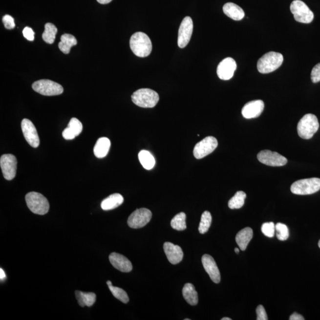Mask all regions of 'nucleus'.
<instances>
[{"mask_svg": "<svg viewBox=\"0 0 320 320\" xmlns=\"http://www.w3.org/2000/svg\"><path fill=\"white\" fill-rule=\"evenodd\" d=\"M130 48L137 57H148L152 51L151 41L146 33L136 32L130 38Z\"/></svg>", "mask_w": 320, "mask_h": 320, "instance_id": "nucleus-1", "label": "nucleus"}, {"mask_svg": "<svg viewBox=\"0 0 320 320\" xmlns=\"http://www.w3.org/2000/svg\"><path fill=\"white\" fill-rule=\"evenodd\" d=\"M164 253L168 260L172 264L181 262L183 258V252L181 247L170 242H166L163 246Z\"/></svg>", "mask_w": 320, "mask_h": 320, "instance_id": "nucleus-18", "label": "nucleus"}, {"mask_svg": "<svg viewBox=\"0 0 320 320\" xmlns=\"http://www.w3.org/2000/svg\"><path fill=\"white\" fill-rule=\"evenodd\" d=\"M221 320H232V319L228 318V317H224V318H222Z\"/></svg>", "mask_w": 320, "mask_h": 320, "instance_id": "nucleus-44", "label": "nucleus"}, {"mask_svg": "<svg viewBox=\"0 0 320 320\" xmlns=\"http://www.w3.org/2000/svg\"><path fill=\"white\" fill-rule=\"evenodd\" d=\"M139 160L145 169L151 170L154 168L155 160L151 153L147 150H142L138 154Z\"/></svg>", "mask_w": 320, "mask_h": 320, "instance_id": "nucleus-27", "label": "nucleus"}, {"mask_svg": "<svg viewBox=\"0 0 320 320\" xmlns=\"http://www.w3.org/2000/svg\"><path fill=\"white\" fill-rule=\"evenodd\" d=\"M133 104L144 108H152L156 106L160 97L156 91L149 88H141L132 95Z\"/></svg>", "mask_w": 320, "mask_h": 320, "instance_id": "nucleus-3", "label": "nucleus"}, {"mask_svg": "<svg viewBox=\"0 0 320 320\" xmlns=\"http://www.w3.org/2000/svg\"><path fill=\"white\" fill-rule=\"evenodd\" d=\"M236 69V64L232 58H225L217 67V75L222 80L232 79Z\"/></svg>", "mask_w": 320, "mask_h": 320, "instance_id": "nucleus-15", "label": "nucleus"}, {"mask_svg": "<svg viewBox=\"0 0 320 320\" xmlns=\"http://www.w3.org/2000/svg\"><path fill=\"white\" fill-rule=\"evenodd\" d=\"M27 207L33 213L43 215L48 213L49 203L48 199L38 192H32L25 197Z\"/></svg>", "mask_w": 320, "mask_h": 320, "instance_id": "nucleus-5", "label": "nucleus"}, {"mask_svg": "<svg viewBox=\"0 0 320 320\" xmlns=\"http://www.w3.org/2000/svg\"><path fill=\"white\" fill-rule=\"evenodd\" d=\"M185 320H190V319H185Z\"/></svg>", "mask_w": 320, "mask_h": 320, "instance_id": "nucleus-47", "label": "nucleus"}, {"mask_svg": "<svg viewBox=\"0 0 320 320\" xmlns=\"http://www.w3.org/2000/svg\"><path fill=\"white\" fill-rule=\"evenodd\" d=\"M319 247L320 248V240L319 242Z\"/></svg>", "mask_w": 320, "mask_h": 320, "instance_id": "nucleus-46", "label": "nucleus"}, {"mask_svg": "<svg viewBox=\"0 0 320 320\" xmlns=\"http://www.w3.org/2000/svg\"><path fill=\"white\" fill-rule=\"evenodd\" d=\"M257 159L265 165L272 167H280L286 165L287 159L277 152L270 150H263L257 154Z\"/></svg>", "mask_w": 320, "mask_h": 320, "instance_id": "nucleus-11", "label": "nucleus"}, {"mask_svg": "<svg viewBox=\"0 0 320 320\" xmlns=\"http://www.w3.org/2000/svg\"><path fill=\"white\" fill-rule=\"evenodd\" d=\"M109 261L114 268L122 272H130L132 270V264L125 256L117 253H112L109 256Z\"/></svg>", "mask_w": 320, "mask_h": 320, "instance_id": "nucleus-19", "label": "nucleus"}, {"mask_svg": "<svg viewBox=\"0 0 320 320\" xmlns=\"http://www.w3.org/2000/svg\"><path fill=\"white\" fill-rule=\"evenodd\" d=\"M151 218L152 213L148 209H138L130 214L128 219V224L130 228L138 229L146 226Z\"/></svg>", "mask_w": 320, "mask_h": 320, "instance_id": "nucleus-9", "label": "nucleus"}, {"mask_svg": "<svg viewBox=\"0 0 320 320\" xmlns=\"http://www.w3.org/2000/svg\"><path fill=\"white\" fill-rule=\"evenodd\" d=\"M290 9L295 20L299 23H310L314 19V13L305 2L300 0H295L291 4Z\"/></svg>", "mask_w": 320, "mask_h": 320, "instance_id": "nucleus-7", "label": "nucleus"}, {"mask_svg": "<svg viewBox=\"0 0 320 320\" xmlns=\"http://www.w3.org/2000/svg\"><path fill=\"white\" fill-rule=\"evenodd\" d=\"M110 145L109 139L106 137L99 138L94 147V154L95 156L99 158L107 156L109 151Z\"/></svg>", "mask_w": 320, "mask_h": 320, "instance_id": "nucleus-23", "label": "nucleus"}, {"mask_svg": "<svg viewBox=\"0 0 320 320\" xmlns=\"http://www.w3.org/2000/svg\"><path fill=\"white\" fill-rule=\"evenodd\" d=\"M223 12L225 15L236 21L242 20L245 15L244 10L238 5L233 2H228L225 4L223 7Z\"/></svg>", "mask_w": 320, "mask_h": 320, "instance_id": "nucleus-20", "label": "nucleus"}, {"mask_svg": "<svg viewBox=\"0 0 320 320\" xmlns=\"http://www.w3.org/2000/svg\"><path fill=\"white\" fill-rule=\"evenodd\" d=\"M110 291L112 292L113 296L116 298V299L121 300V302L124 304H127L129 302V299L128 297L126 292L124 289L120 288L115 287L113 285L108 286Z\"/></svg>", "mask_w": 320, "mask_h": 320, "instance_id": "nucleus-33", "label": "nucleus"}, {"mask_svg": "<svg viewBox=\"0 0 320 320\" xmlns=\"http://www.w3.org/2000/svg\"><path fill=\"white\" fill-rule=\"evenodd\" d=\"M256 313H257V320H268V316L266 313L265 309L263 305H258L256 309Z\"/></svg>", "mask_w": 320, "mask_h": 320, "instance_id": "nucleus-38", "label": "nucleus"}, {"mask_svg": "<svg viewBox=\"0 0 320 320\" xmlns=\"http://www.w3.org/2000/svg\"><path fill=\"white\" fill-rule=\"evenodd\" d=\"M290 320H304V317L300 315V314L297 313H294L289 317Z\"/></svg>", "mask_w": 320, "mask_h": 320, "instance_id": "nucleus-40", "label": "nucleus"}, {"mask_svg": "<svg viewBox=\"0 0 320 320\" xmlns=\"http://www.w3.org/2000/svg\"><path fill=\"white\" fill-rule=\"evenodd\" d=\"M193 23L190 17L187 16L183 19L180 24L178 34V45L180 48H184L191 41L193 33Z\"/></svg>", "mask_w": 320, "mask_h": 320, "instance_id": "nucleus-13", "label": "nucleus"}, {"mask_svg": "<svg viewBox=\"0 0 320 320\" xmlns=\"http://www.w3.org/2000/svg\"><path fill=\"white\" fill-rule=\"evenodd\" d=\"M76 299L81 307H85V306L90 307L93 306L96 300V295L93 292H84L76 291Z\"/></svg>", "mask_w": 320, "mask_h": 320, "instance_id": "nucleus-24", "label": "nucleus"}, {"mask_svg": "<svg viewBox=\"0 0 320 320\" xmlns=\"http://www.w3.org/2000/svg\"><path fill=\"white\" fill-rule=\"evenodd\" d=\"M124 200V197L121 194L114 193L103 200L101 207L104 211L112 210L123 204Z\"/></svg>", "mask_w": 320, "mask_h": 320, "instance_id": "nucleus-22", "label": "nucleus"}, {"mask_svg": "<svg viewBox=\"0 0 320 320\" xmlns=\"http://www.w3.org/2000/svg\"><path fill=\"white\" fill-rule=\"evenodd\" d=\"M218 141L213 136H207L197 143L193 149L194 157L197 159H201L211 154L217 147H218Z\"/></svg>", "mask_w": 320, "mask_h": 320, "instance_id": "nucleus-10", "label": "nucleus"}, {"mask_svg": "<svg viewBox=\"0 0 320 320\" xmlns=\"http://www.w3.org/2000/svg\"><path fill=\"white\" fill-rule=\"evenodd\" d=\"M261 230L264 235L269 238L274 237L275 232H276L275 225L272 222L264 223L261 226Z\"/></svg>", "mask_w": 320, "mask_h": 320, "instance_id": "nucleus-35", "label": "nucleus"}, {"mask_svg": "<svg viewBox=\"0 0 320 320\" xmlns=\"http://www.w3.org/2000/svg\"><path fill=\"white\" fill-rule=\"evenodd\" d=\"M58 29L54 24L48 23L44 26V31L43 34V40L46 43L52 44L54 43Z\"/></svg>", "mask_w": 320, "mask_h": 320, "instance_id": "nucleus-28", "label": "nucleus"}, {"mask_svg": "<svg viewBox=\"0 0 320 320\" xmlns=\"http://www.w3.org/2000/svg\"><path fill=\"white\" fill-rule=\"evenodd\" d=\"M18 161L13 154H4L0 158L2 174L7 180H12L15 177L17 171Z\"/></svg>", "mask_w": 320, "mask_h": 320, "instance_id": "nucleus-12", "label": "nucleus"}, {"mask_svg": "<svg viewBox=\"0 0 320 320\" xmlns=\"http://www.w3.org/2000/svg\"><path fill=\"white\" fill-rule=\"evenodd\" d=\"M112 1V0H97V2L102 4H107L109 3Z\"/></svg>", "mask_w": 320, "mask_h": 320, "instance_id": "nucleus-42", "label": "nucleus"}, {"mask_svg": "<svg viewBox=\"0 0 320 320\" xmlns=\"http://www.w3.org/2000/svg\"><path fill=\"white\" fill-rule=\"evenodd\" d=\"M183 296L188 304L196 305L198 303V295L195 288L192 283H186L183 288Z\"/></svg>", "mask_w": 320, "mask_h": 320, "instance_id": "nucleus-25", "label": "nucleus"}, {"mask_svg": "<svg viewBox=\"0 0 320 320\" xmlns=\"http://www.w3.org/2000/svg\"><path fill=\"white\" fill-rule=\"evenodd\" d=\"M24 37L29 41H33L35 39V33L29 27H26L23 30Z\"/></svg>", "mask_w": 320, "mask_h": 320, "instance_id": "nucleus-39", "label": "nucleus"}, {"mask_svg": "<svg viewBox=\"0 0 320 320\" xmlns=\"http://www.w3.org/2000/svg\"><path fill=\"white\" fill-rule=\"evenodd\" d=\"M277 236L278 240L285 241L289 238V233L288 228L285 224L277 223L275 225Z\"/></svg>", "mask_w": 320, "mask_h": 320, "instance_id": "nucleus-34", "label": "nucleus"}, {"mask_svg": "<svg viewBox=\"0 0 320 320\" xmlns=\"http://www.w3.org/2000/svg\"><path fill=\"white\" fill-rule=\"evenodd\" d=\"M320 190V179L310 178L297 181L292 185V193L299 195H307L316 193Z\"/></svg>", "mask_w": 320, "mask_h": 320, "instance_id": "nucleus-6", "label": "nucleus"}, {"mask_svg": "<svg viewBox=\"0 0 320 320\" xmlns=\"http://www.w3.org/2000/svg\"><path fill=\"white\" fill-rule=\"evenodd\" d=\"M202 262L205 271L208 273L211 279L214 283H219L221 281V274L215 261L212 256L204 255L202 257Z\"/></svg>", "mask_w": 320, "mask_h": 320, "instance_id": "nucleus-16", "label": "nucleus"}, {"mask_svg": "<svg viewBox=\"0 0 320 320\" xmlns=\"http://www.w3.org/2000/svg\"><path fill=\"white\" fill-rule=\"evenodd\" d=\"M186 214L180 213L177 214L171 221V226L177 231H183L186 229Z\"/></svg>", "mask_w": 320, "mask_h": 320, "instance_id": "nucleus-30", "label": "nucleus"}, {"mask_svg": "<svg viewBox=\"0 0 320 320\" xmlns=\"http://www.w3.org/2000/svg\"><path fill=\"white\" fill-rule=\"evenodd\" d=\"M212 216L209 211H205L202 213L199 226V232L200 234H205L208 232L211 223H212Z\"/></svg>", "mask_w": 320, "mask_h": 320, "instance_id": "nucleus-31", "label": "nucleus"}, {"mask_svg": "<svg viewBox=\"0 0 320 320\" xmlns=\"http://www.w3.org/2000/svg\"><path fill=\"white\" fill-rule=\"evenodd\" d=\"M283 61V55L276 52H269L258 60L257 67L261 74H268L279 68Z\"/></svg>", "mask_w": 320, "mask_h": 320, "instance_id": "nucleus-2", "label": "nucleus"}, {"mask_svg": "<svg viewBox=\"0 0 320 320\" xmlns=\"http://www.w3.org/2000/svg\"><path fill=\"white\" fill-rule=\"evenodd\" d=\"M2 23H4L5 28L7 29L11 30L15 27V20H14L12 16L10 15H5L2 18Z\"/></svg>", "mask_w": 320, "mask_h": 320, "instance_id": "nucleus-36", "label": "nucleus"}, {"mask_svg": "<svg viewBox=\"0 0 320 320\" xmlns=\"http://www.w3.org/2000/svg\"><path fill=\"white\" fill-rule=\"evenodd\" d=\"M32 88L36 92L43 96H57L63 93L62 85L49 80L37 81L32 85Z\"/></svg>", "mask_w": 320, "mask_h": 320, "instance_id": "nucleus-8", "label": "nucleus"}, {"mask_svg": "<svg viewBox=\"0 0 320 320\" xmlns=\"http://www.w3.org/2000/svg\"><path fill=\"white\" fill-rule=\"evenodd\" d=\"M77 41L73 35L64 34L61 36V42L58 44V47L64 54H68L70 52L72 46L76 45Z\"/></svg>", "mask_w": 320, "mask_h": 320, "instance_id": "nucleus-26", "label": "nucleus"}, {"mask_svg": "<svg viewBox=\"0 0 320 320\" xmlns=\"http://www.w3.org/2000/svg\"><path fill=\"white\" fill-rule=\"evenodd\" d=\"M311 79L314 83L320 82V63L317 64L313 68L311 74Z\"/></svg>", "mask_w": 320, "mask_h": 320, "instance_id": "nucleus-37", "label": "nucleus"}, {"mask_svg": "<svg viewBox=\"0 0 320 320\" xmlns=\"http://www.w3.org/2000/svg\"><path fill=\"white\" fill-rule=\"evenodd\" d=\"M264 107L262 100H254L245 105L241 111L242 115L246 119L257 118L263 112Z\"/></svg>", "mask_w": 320, "mask_h": 320, "instance_id": "nucleus-17", "label": "nucleus"}, {"mask_svg": "<svg viewBox=\"0 0 320 320\" xmlns=\"http://www.w3.org/2000/svg\"><path fill=\"white\" fill-rule=\"evenodd\" d=\"M66 129L76 137V136H79L82 133L83 125L79 119L76 118H72L70 121H69Z\"/></svg>", "mask_w": 320, "mask_h": 320, "instance_id": "nucleus-32", "label": "nucleus"}, {"mask_svg": "<svg viewBox=\"0 0 320 320\" xmlns=\"http://www.w3.org/2000/svg\"><path fill=\"white\" fill-rule=\"evenodd\" d=\"M319 128L318 119L313 114L309 113L303 116L298 124V133L300 138L309 140L313 137Z\"/></svg>", "mask_w": 320, "mask_h": 320, "instance_id": "nucleus-4", "label": "nucleus"}, {"mask_svg": "<svg viewBox=\"0 0 320 320\" xmlns=\"http://www.w3.org/2000/svg\"><path fill=\"white\" fill-rule=\"evenodd\" d=\"M246 196V194L243 191L236 192L235 195L228 202V207L232 210L240 209L243 207Z\"/></svg>", "mask_w": 320, "mask_h": 320, "instance_id": "nucleus-29", "label": "nucleus"}, {"mask_svg": "<svg viewBox=\"0 0 320 320\" xmlns=\"http://www.w3.org/2000/svg\"><path fill=\"white\" fill-rule=\"evenodd\" d=\"M235 252L236 253V254H238L239 252H240V250H239L238 248H235Z\"/></svg>", "mask_w": 320, "mask_h": 320, "instance_id": "nucleus-45", "label": "nucleus"}, {"mask_svg": "<svg viewBox=\"0 0 320 320\" xmlns=\"http://www.w3.org/2000/svg\"><path fill=\"white\" fill-rule=\"evenodd\" d=\"M107 286H108H108H112V285H112V282H111L110 280H108V281H107Z\"/></svg>", "mask_w": 320, "mask_h": 320, "instance_id": "nucleus-43", "label": "nucleus"}, {"mask_svg": "<svg viewBox=\"0 0 320 320\" xmlns=\"http://www.w3.org/2000/svg\"><path fill=\"white\" fill-rule=\"evenodd\" d=\"M21 126L25 140L30 146L37 148L40 146V140L35 125L29 119H24L21 121Z\"/></svg>", "mask_w": 320, "mask_h": 320, "instance_id": "nucleus-14", "label": "nucleus"}, {"mask_svg": "<svg viewBox=\"0 0 320 320\" xmlns=\"http://www.w3.org/2000/svg\"><path fill=\"white\" fill-rule=\"evenodd\" d=\"M5 278H6V275H5L3 270L2 269H0V279L2 280H4Z\"/></svg>", "mask_w": 320, "mask_h": 320, "instance_id": "nucleus-41", "label": "nucleus"}, {"mask_svg": "<svg viewBox=\"0 0 320 320\" xmlns=\"http://www.w3.org/2000/svg\"><path fill=\"white\" fill-rule=\"evenodd\" d=\"M253 236V230L251 228L246 227L239 232L235 236L236 243L240 247L242 251L247 249V246L251 241Z\"/></svg>", "mask_w": 320, "mask_h": 320, "instance_id": "nucleus-21", "label": "nucleus"}]
</instances>
